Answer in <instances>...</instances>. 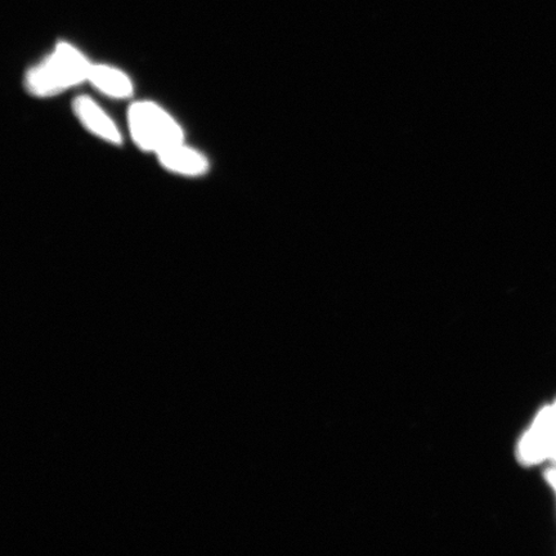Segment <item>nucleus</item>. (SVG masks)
Here are the masks:
<instances>
[{
  "mask_svg": "<svg viewBox=\"0 0 556 556\" xmlns=\"http://www.w3.org/2000/svg\"><path fill=\"white\" fill-rule=\"evenodd\" d=\"M156 157L166 172L176 176L198 178L205 176L211 169V163L203 152L191 148L186 141L159 152Z\"/></svg>",
  "mask_w": 556,
  "mask_h": 556,
  "instance_id": "39448f33",
  "label": "nucleus"
},
{
  "mask_svg": "<svg viewBox=\"0 0 556 556\" xmlns=\"http://www.w3.org/2000/svg\"><path fill=\"white\" fill-rule=\"evenodd\" d=\"M90 67L92 62L85 53L62 41L43 61L26 73L24 86L27 93L38 99H51L88 83Z\"/></svg>",
  "mask_w": 556,
  "mask_h": 556,
  "instance_id": "f257e3e1",
  "label": "nucleus"
},
{
  "mask_svg": "<svg viewBox=\"0 0 556 556\" xmlns=\"http://www.w3.org/2000/svg\"><path fill=\"white\" fill-rule=\"evenodd\" d=\"M88 83L100 93L113 100H127L134 96V80L123 70L110 66L92 64Z\"/></svg>",
  "mask_w": 556,
  "mask_h": 556,
  "instance_id": "423d86ee",
  "label": "nucleus"
},
{
  "mask_svg": "<svg viewBox=\"0 0 556 556\" xmlns=\"http://www.w3.org/2000/svg\"><path fill=\"white\" fill-rule=\"evenodd\" d=\"M128 129L139 150L157 155L173 144L185 142V130L176 117L152 101H137L128 110Z\"/></svg>",
  "mask_w": 556,
  "mask_h": 556,
  "instance_id": "f03ea898",
  "label": "nucleus"
},
{
  "mask_svg": "<svg viewBox=\"0 0 556 556\" xmlns=\"http://www.w3.org/2000/svg\"><path fill=\"white\" fill-rule=\"evenodd\" d=\"M76 119L90 135L100 138L101 141L114 146L123 143V135L117 124L99 103L89 96H79L73 102Z\"/></svg>",
  "mask_w": 556,
  "mask_h": 556,
  "instance_id": "20e7f679",
  "label": "nucleus"
},
{
  "mask_svg": "<svg viewBox=\"0 0 556 556\" xmlns=\"http://www.w3.org/2000/svg\"><path fill=\"white\" fill-rule=\"evenodd\" d=\"M519 460L538 465L547 460L556 463V401L534 417L530 428L518 443Z\"/></svg>",
  "mask_w": 556,
  "mask_h": 556,
  "instance_id": "7ed1b4c3",
  "label": "nucleus"
},
{
  "mask_svg": "<svg viewBox=\"0 0 556 556\" xmlns=\"http://www.w3.org/2000/svg\"><path fill=\"white\" fill-rule=\"evenodd\" d=\"M547 482L553 486L556 493V469L547 471Z\"/></svg>",
  "mask_w": 556,
  "mask_h": 556,
  "instance_id": "0eeeda50",
  "label": "nucleus"
}]
</instances>
